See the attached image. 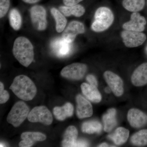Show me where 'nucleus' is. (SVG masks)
I'll use <instances>...</instances> for the list:
<instances>
[{"label":"nucleus","mask_w":147,"mask_h":147,"mask_svg":"<svg viewBox=\"0 0 147 147\" xmlns=\"http://www.w3.org/2000/svg\"><path fill=\"white\" fill-rule=\"evenodd\" d=\"M9 89L17 97L26 101L32 100L37 93L34 83L28 76L24 75L16 76Z\"/></svg>","instance_id":"obj_1"},{"label":"nucleus","mask_w":147,"mask_h":147,"mask_svg":"<svg viewBox=\"0 0 147 147\" xmlns=\"http://www.w3.org/2000/svg\"><path fill=\"white\" fill-rule=\"evenodd\" d=\"M12 52L17 61L26 67L29 66L33 61V46L29 40L25 37H19L15 40Z\"/></svg>","instance_id":"obj_2"},{"label":"nucleus","mask_w":147,"mask_h":147,"mask_svg":"<svg viewBox=\"0 0 147 147\" xmlns=\"http://www.w3.org/2000/svg\"><path fill=\"white\" fill-rule=\"evenodd\" d=\"M114 20V14L110 9L105 7H99L95 13L91 28L97 32L104 31L112 25Z\"/></svg>","instance_id":"obj_3"},{"label":"nucleus","mask_w":147,"mask_h":147,"mask_svg":"<svg viewBox=\"0 0 147 147\" xmlns=\"http://www.w3.org/2000/svg\"><path fill=\"white\" fill-rule=\"evenodd\" d=\"M29 110L25 102L21 101L16 102L9 113L7 118V122L14 127L19 126L28 118Z\"/></svg>","instance_id":"obj_4"},{"label":"nucleus","mask_w":147,"mask_h":147,"mask_svg":"<svg viewBox=\"0 0 147 147\" xmlns=\"http://www.w3.org/2000/svg\"><path fill=\"white\" fill-rule=\"evenodd\" d=\"M28 119L32 123L39 122L50 125L53 122V117L50 110L45 106L34 107L29 113Z\"/></svg>","instance_id":"obj_5"},{"label":"nucleus","mask_w":147,"mask_h":147,"mask_svg":"<svg viewBox=\"0 0 147 147\" xmlns=\"http://www.w3.org/2000/svg\"><path fill=\"white\" fill-rule=\"evenodd\" d=\"M87 66L84 63H74L64 67L61 72V76L71 80H79L85 76Z\"/></svg>","instance_id":"obj_6"},{"label":"nucleus","mask_w":147,"mask_h":147,"mask_svg":"<svg viewBox=\"0 0 147 147\" xmlns=\"http://www.w3.org/2000/svg\"><path fill=\"white\" fill-rule=\"evenodd\" d=\"M31 19L35 28L38 31H43L47 27L46 11L40 5L32 7L30 9Z\"/></svg>","instance_id":"obj_7"},{"label":"nucleus","mask_w":147,"mask_h":147,"mask_svg":"<svg viewBox=\"0 0 147 147\" xmlns=\"http://www.w3.org/2000/svg\"><path fill=\"white\" fill-rule=\"evenodd\" d=\"M121 36L125 45L129 48L140 46L146 39V36L143 33L127 30L122 32Z\"/></svg>","instance_id":"obj_8"},{"label":"nucleus","mask_w":147,"mask_h":147,"mask_svg":"<svg viewBox=\"0 0 147 147\" xmlns=\"http://www.w3.org/2000/svg\"><path fill=\"white\" fill-rule=\"evenodd\" d=\"M103 76L111 90L116 96H120L123 94V82L120 76L110 71H105Z\"/></svg>","instance_id":"obj_9"},{"label":"nucleus","mask_w":147,"mask_h":147,"mask_svg":"<svg viewBox=\"0 0 147 147\" xmlns=\"http://www.w3.org/2000/svg\"><path fill=\"white\" fill-rule=\"evenodd\" d=\"M85 32L84 25L77 21H71L64 31L62 38L67 42L71 43L74 41L77 35Z\"/></svg>","instance_id":"obj_10"},{"label":"nucleus","mask_w":147,"mask_h":147,"mask_svg":"<svg viewBox=\"0 0 147 147\" xmlns=\"http://www.w3.org/2000/svg\"><path fill=\"white\" fill-rule=\"evenodd\" d=\"M76 115L79 119L90 117L93 114L92 104L85 98L80 94L76 96Z\"/></svg>","instance_id":"obj_11"},{"label":"nucleus","mask_w":147,"mask_h":147,"mask_svg":"<svg viewBox=\"0 0 147 147\" xmlns=\"http://www.w3.org/2000/svg\"><path fill=\"white\" fill-rule=\"evenodd\" d=\"M127 120L129 124L134 128H140L147 123V115L139 109L132 108L127 113Z\"/></svg>","instance_id":"obj_12"},{"label":"nucleus","mask_w":147,"mask_h":147,"mask_svg":"<svg viewBox=\"0 0 147 147\" xmlns=\"http://www.w3.org/2000/svg\"><path fill=\"white\" fill-rule=\"evenodd\" d=\"M146 21L144 16H141L137 12L131 14L130 21L125 23L123 28L125 30L141 32L145 29Z\"/></svg>","instance_id":"obj_13"},{"label":"nucleus","mask_w":147,"mask_h":147,"mask_svg":"<svg viewBox=\"0 0 147 147\" xmlns=\"http://www.w3.org/2000/svg\"><path fill=\"white\" fill-rule=\"evenodd\" d=\"M22 141L19 143L21 147H31L36 142H42L46 139L45 134L39 132H25L21 135Z\"/></svg>","instance_id":"obj_14"},{"label":"nucleus","mask_w":147,"mask_h":147,"mask_svg":"<svg viewBox=\"0 0 147 147\" xmlns=\"http://www.w3.org/2000/svg\"><path fill=\"white\" fill-rule=\"evenodd\" d=\"M131 82L135 86H142L147 84V63H142L134 71Z\"/></svg>","instance_id":"obj_15"},{"label":"nucleus","mask_w":147,"mask_h":147,"mask_svg":"<svg viewBox=\"0 0 147 147\" xmlns=\"http://www.w3.org/2000/svg\"><path fill=\"white\" fill-rule=\"evenodd\" d=\"M81 88L83 94L88 100L95 103L101 101L102 96L97 87L84 83L81 85Z\"/></svg>","instance_id":"obj_16"},{"label":"nucleus","mask_w":147,"mask_h":147,"mask_svg":"<svg viewBox=\"0 0 147 147\" xmlns=\"http://www.w3.org/2000/svg\"><path fill=\"white\" fill-rule=\"evenodd\" d=\"M71 43L67 42L62 38L53 40L51 46L54 52L58 56L64 57L70 53L71 49Z\"/></svg>","instance_id":"obj_17"},{"label":"nucleus","mask_w":147,"mask_h":147,"mask_svg":"<svg viewBox=\"0 0 147 147\" xmlns=\"http://www.w3.org/2000/svg\"><path fill=\"white\" fill-rule=\"evenodd\" d=\"M117 111L114 108L109 109L102 116L104 129L107 132H110L117 124L116 119Z\"/></svg>","instance_id":"obj_18"},{"label":"nucleus","mask_w":147,"mask_h":147,"mask_svg":"<svg viewBox=\"0 0 147 147\" xmlns=\"http://www.w3.org/2000/svg\"><path fill=\"white\" fill-rule=\"evenodd\" d=\"M74 107L70 102H67L62 107H55L53 110V113L58 120L63 121L67 117L73 115Z\"/></svg>","instance_id":"obj_19"},{"label":"nucleus","mask_w":147,"mask_h":147,"mask_svg":"<svg viewBox=\"0 0 147 147\" xmlns=\"http://www.w3.org/2000/svg\"><path fill=\"white\" fill-rule=\"evenodd\" d=\"M78 137V131L74 126L67 127L64 134L63 139L62 142L63 147H74Z\"/></svg>","instance_id":"obj_20"},{"label":"nucleus","mask_w":147,"mask_h":147,"mask_svg":"<svg viewBox=\"0 0 147 147\" xmlns=\"http://www.w3.org/2000/svg\"><path fill=\"white\" fill-rule=\"evenodd\" d=\"M129 136V131L123 127H119L114 133L108 136L109 139L113 140L117 145L123 144L127 141Z\"/></svg>","instance_id":"obj_21"},{"label":"nucleus","mask_w":147,"mask_h":147,"mask_svg":"<svg viewBox=\"0 0 147 147\" xmlns=\"http://www.w3.org/2000/svg\"><path fill=\"white\" fill-rule=\"evenodd\" d=\"M60 10L66 16L74 15L76 17H80L84 15L85 9L84 7L80 5L71 6H61Z\"/></svg>","instance_id":"obj_22"},{"label":"nucleus","mask_w":147,"mask_h":147,"mask_svg":"<svg viewBox=\"0 0 147 147\" xmlns=\"http://www.w3.org/2000/svg\"><path fill=\"white\" fill-rule=\"evenodd\" d=\"M145 0H123V6L128 11L137 12L144 8Z\"/></svg>","instance_id":"obj_23"},{"label":"nucleus","mask_w":147,"mask_h":147,"mask_svg":"<svg viewBox=\"0 0 147 147\" xmlns=\"http://www.w3.org/2000/svg\"><path fill=\"white\" fill-rule=\"evenodd\" d=\"M101 123L96 121L85 122L82 124V130L84 133L89 134L100 133L102 130Z\"/></svg>","instance_id":"obj_24"},{"label":"nucleus","mask_w":147,"mask_h":147,"mask_svg":"<svg viewBox=\"0 0 147 147\" xmlns=\"http://www.w3.org/2000/svg\"><path fill=\"white\" fill-rule=\"evenodd\" d=\"M51 12L56 21L57 32L60 33L63 31L67 24V20L65 17L57 9L52 8Z\"/></svg>","instance_id":"obj_25"},{"label":"nucleus","mask_w":147,"mask_h":147,"mask_svg":"<svg viewBox=\"0 0 147 147\" xmlns=\"http://www.w3.org/2000/svg\"><path fill=\"white\" fill-rule=\"evenodd\" d=\"M131 142L133 145L143 146L147 145V129H142L136 132L131 137Z\"/></svg>","instance_id":"obj_26"},{"label":"nucleus","mask_w":147,"mask_h":147,"mask_svg":"<svg viewBox=\"0 0 147 147\" xmlns=\"http://www.w3.org/2000/svg\"><path fill=\"white\" fill-rule=\"evenodd\" d=\"M9 20L11 26L14 30H18L20 29L22 24V18L18 10L15 9L11 10Z\"/></svg>","instance_id":"obj_27"},{"label":"nucleus","mask_w":147,"mask_h":147,"mask_svg":"<svg viewBox=\"0 0 147 147\" xmlns=\"http://www.w3.org/2000/svg\"><path fill=\"white\" fill-rule=\"evenodd\" d=\"M10 0H0V17L3 18L8 11Z\"/></svg>","instance_id":"obj_28"},{"label":"nucleus","mask_w":147,"mask_h":147,"mask_svg":"<svg viewBox=\"0 0 147 147\" xmlns=\"http://www.w3.org/2000/svg\"><path fill=\"white\" fill-rule=\"evenodd\" d=\"M9 98L8 92L4 90L3 84L2 82H0V103H5L9 100Z\"/></svg>","instance_id":"obj_29"},{"label":"nucleus","mask_w":147,"mask_h":147,"mask_svg":"<svg viewBox=\"0 0 147 147\" xmlns=\"http://www.w3.org/2000/svg\"><path fill=\"white\" fill-rule=\"evenodd\" d=\"M86 80L87 82H88L90 85L97 87V80L96 77L93 75H91V74L88 75L86 77Z\"/></svg>","instance_id":"obj_30"},{"label":"nucleus","mask_w":147,"mask_h":147,"mask_svg":"<svg viewBox=\"0 0 147 147\" xmlns=\"http://www.w3.org/2000/svg\"><path fill=\"white\" fill-rule=\"evenodd\" d=\"M83 1V0H63V1L65 5L68 6H71L76 5Z\"/></svg>","instance_id":"obj_31"},{"label":"nucleus","mask_w":147,"mask_h":147,"mask_svg":"<svg viewBox=\"0 0 147 147\" xmlns=\"http://www.w3.org/2000/svg\"><path fill=\"white\" fill-rule=\"evenodd\" d=\"M88 144L84 140H79L76 141L74 147H86L88 146Z\"/></svg>","instance_id":"obj_32"},{"label":"nucleus","mask_w":147,"mask_h":147,"mask_svg":"<svg viewBox=\"0 0 147 147\" xmlns=\"http://www.w3.org/2000/svg\"><path fill=\"white\" fill-rule=\"evenodd\" d=\"M24 2L28 3H35L39 1L40 0H22Z\"/></svg>","instance_id":"obj_33"},{"label":"nucleus","mask_w":147,"mask_h":147,"mask_svg":"<svg viewBox=\"0 0 147 147\" xmlns=\"http://www.w3.org/2000/svg\"><path fill=\"white\" fill-rule=\"evenodd\" d=\"M99 147H108L109 146H108V144H106V143H102V144H101L99 145V146H98Z\"/></svg>","instance_id":"obj_34"},{"label":"nucleus","mask_w":147,"mask_h":147,"mask_svg":"<svg viewBox=\"0 0 147 147\" xmlns=\"http://www.w3.org/2000/svg\"><path fill=\"white\" fill-rule=\"evenodd\" d=\"M110 90H111V89H110L108 88H107L105 89V92H106V93H110Z\"/></svg>","instance_id":"obj_35"}]
</instances>
